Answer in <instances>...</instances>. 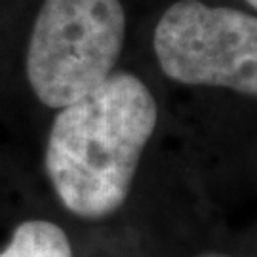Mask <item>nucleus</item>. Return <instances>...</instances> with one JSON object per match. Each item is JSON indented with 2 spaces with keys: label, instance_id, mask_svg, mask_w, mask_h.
<instances>
[{
  "label": "nucleus",
  "instance_id": "obj_5",
  "mask_svg": "<svg viewBox=\"0 0 257 257\" xmlns=\"http://www.w3.org/2000/svg\"><path fill=\"white\" fill-rule=\"evenodd\" d=\"M200 257H229V255H223V253H206V255H200Z\"/></svg>",
  "mask_w": 257,
  "mask_h": 257
},
{
  "label": "nucleus",
  "instance_id": "obj_2",
  "mask_svg": "<svg viewBox=\"0 0 257 257\" xmlns=\"http://www.w3.org/2000/svg\"><path fill=\"white\" fill-rule=\"evenodd\" d=\"M120 0H44L25 55L31 92L48 109H63L114 73L126 44Z\"/></svg>",
  "mask_w": 257,
  "mask_h": 257
},
{
  "label": "nucleus",
  "instance_id": "obj_1",
  "mask_svg": "<svg viewBox=\"0 0 257 257\" xmlns=\"http://www.w3.org/2000/svg\"><path fill=\"white\" fill-rule=\"evenodd\" d=\"M158 122L153 92L132 73H114L57 110L44 166L55 196L80 219L99 221L128 200Z\"/></svg>",
  "mask_w": 257,
  "mask_h": 257
},
{
  "label": "nucleus",
  "instance_id": "obj_6",
  "mask_svg": "<svg viewBox=\"0 0 257 257\" xmlns=\"http://www.w3.org/2000/svg\"><path fill=\"white\" fill-rule=\"evenodd\" d=\"M246 2H248L251 8H255V6H257V0H246Z\"/></svg>",
  "mask_w": 257,
  "mask_h": 257
},
{
  "label": "nucleus",
  "instance_id": "obj_4",
  "mask_svg": "<svg viewBox=\"0 0 257 257\" xmlns=\"http://www.w3.org/2000/svg\"><path fill=\"white\" fill-rule=\"evenodd\" d=\"M0 257H73V246L59 225L48 219H27L12 232Z\"/></svg>",
  "mask_w": 257,
  "mask_h": 257
},
{
  "label": "nucleus",
  "instance_id": "obj_3",
  "mask_svg": "<svg viewBox=\"0 0 257 257\" xmlns=\"http://www.w3.org/2000/svg\"><path fill=\"white\" fill-rule=\"evenodd\" d=\"M160 71L177 84L257 95V19L229 6L177 0L153 35Z\"/></svg>",
  "mask_w": 257,
  "mask_h": 257
}]
</instances>
